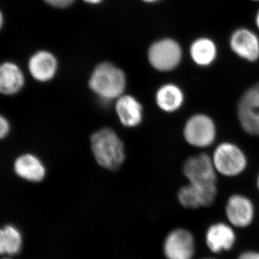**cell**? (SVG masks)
Here are the masks:
<instances>
[{"mask_svg":"<svg viewBox=\"0 0 259 259\" xmlns=\"http://www.w3.org/2000/svg\"><path fill=\"white\" fill-rule=\"evenodd\" d=\"M92 151L100 166L106 169L120 168L125 158V147L115 131L104 127L92 136Z\"/></svg>","mask_w":259,"mask_h":259,"instance_id":"1","label":"cell"},{"mask_svg":"<svg viewBox=\"0 0 259 259\" xmlns=\"http://www.w3.org/2000/svg\"><path fill=\"white\" fill-rule=\"evenodd\" d=\"M89 86L102 100L118 99L125 90V73L110 63H102L94 70Z\"/></svg>","mask_w":259,"mask_h":259,"instance_id":"2","label":"cell"},{"mask_svg":"<svg viewBox=\"0 0 259 259\" xmlns=\"http://www.w3.org/2000/svg\"><path fill=\"white\" fill-rule=\"evenodd\" d=\"M212 159L217 173L226 177L241 175L248 164L243 150L231 142L218 145L213 153Z\"/></svg>","mask_w":259,"mask_h":259,"instance_id":"3","label":"cell"},{"mask_svg":"<svg viewBox=\"0 0 259 259\" xmlns=\"http://www.w3.org/2000/svg\"><path fill=\"white\" fill-rule=\"evenodd\" d=\"M256 209L254 202L245 194H231L227 199L224 207L226 221L238 230L250 228L256 218Z\"/></svg>","mask_w":259,"mask_h":259,"instance_id":"4","label":"cell"},{"mask_svg":"<svg viewBox=\"0 0 259 259\" xmlns=\"http://www.w3.org/2000/svg\"><path fill=\"white\" fill-rule=\"evenodd\" d=\"M197 251V238L188 228H175L165 237L163 253L166 259H194Z\"/></svg>","mask_w":259,"mask_h":259,"instance_id":"5","label":"cell"},{"mask_svg":"<svg viewBox=\"0 0 259 259\" xmlns=\"http://www.w3.org/2000/svg\"><path fill=\"white\" fill-rule=\"evenodd\" d=\"M206 248L212 255H221L234 249L238 243L237 230L227 221H215L204 231Z\"/></svg>","mask_w":259,"mask_h":259,"instance_id":"6","label":"cell"},{"mask_svg":"<svg viewBox=\"0 0 259 259\" xmlns=\"http://www.w3.org/2000/svg\"><path fill=\"white\" fill-rule=\"evenodd\" d=\"M217 130L214 121L209 116L197 113L191 116L184 127V137L191 146L207 148L214 143Z\"/></svg>","mask_w":259,"mask_h":259,"instance_id":"7","label":"cell"},{"mask_svg":"<svg viewBox=\"0 0 259 259\" xmlns=\"http://www.w3.org/2000/svg\"><path fill=\"white\" fill-rule=\"evenodd\" d=\"M237 115L246 134L259 137V82L247 89L240 98Z\"/></svg>","mask_w":259,"mask_h":259,"instance_id":"8","label":"cell"},{"mask_svg":"<svg viewBox=\"0 0 259 259\" xmlns=\"http://www.w3.org/2000/svg\"><path fill=\"white\" fill-rule=\"evenodd\" d=\"M218 195L217 184L199 185L188 183L179 190L177 198L184 208L197 210L212 207Z\"/></svg>","mask_w":259,"mask_h":259,"instance_id":"9","label":"cell"},{"mask_svg":"<svg viewBox=\"0 0 259 259\" xmlns=\"http://www.w3.org/2000/svg\"><path fill=\"white\" fill-rule=\"evenodd\" d=\"M182 57L180 46L172 39L158 40L148 51L150 64L160 71H169L176 69L180 64Z\"/></svg>","mask_w":259,"mask_h":259,"instance_id":"10","label":"cell"},{"mask_svg":"<svg viewBox=\"0 0 259 259\" xmlns=\"http://www.w3.org/2000/svg\"><path fill=\"white\" fill-rule=\"evenodd\" d=\"M183 172L188 183L199 185L217 184L218 173L212 157L206 153L187 158L184 163Z\"/></svg>","mask_w":259,"mask_h":259,"instance_id":"11","label":"cell"},{"mask_svg":"<svg viewBox=\"0 0 259 259\" xmlns=\"http://www.w3.org/2000/svg\"><path fill=\"white\" fill-rule=\"evenodd\" d=\"M232 51L241 59L254 62L259 59L258 37L247 29L236 30L231 38Z\"/></svg>","mask_w":259,"mask_h":259,"instance_id":"12","label":"cell"},{"mask_svg":"<svg viewBox=\"0 0 259 259\" xmlns=\"http://www.w3.org/2000/svg\"><path fill=\"white\" fill-rule=\"evenodd\" d=\"M58 62L49 51H37L30 57L28 69L34 79L40 82L50 81L57 72Z\"/></svg>","mask_w":259,"mask_h":259,"instance_id":"13","label":"cell"},{"mask_svg":"<svg viewBox=\"0 0 259 259\" xmlns=\"http://www.w3.org/2000/svg\"><path fill=\"white\" fill-rule=\"evenodd\" d=\"M13 168L20 178L34 183L41 182L47 175V169L41 160L31 153L18 156L14 162Z\"/></svg>","mask_w":259,"mask_h":259,"instance_id":"14","label":"cell"},{"mask_svg":"<svg viewBox=\"0 0 259 259\" xmlns=\"http://www.w3.org/2000/svg\"><path fill=\"white\" fill-rule=\"evenodd\" d=\"M25 76L18 65L12 62L0 64V94L12 96L21 91Z\"/></svg>","mask_w":259,"mask_h":259,"instance_id":"15","label":"cell"},{"mask_svg":"<svg viewBox=\"0 0 259 259\" xmlns=\"http://www.w3.org/2000/svg\"><path fill=\"white\" fill-rule=\"evenodd\" d=\"M115 109L120 122L125 127H136L142 122V105L131 95H122L119 97Z\"/></svg>","mask_w":259,"mask_h":259,"instance_id":"16","label":"cell"},{"mask_svg":"<svg viewBox=\"0 0 259 259\" xmlns=\"http://www.w3.org/2000/svg\"><path fill=\"white\" fill-rule=\"evenodd\" d=\"M156 104L161 110L174 112L180 110L185 102V95L180 87L175 83L162 85L156 95Z\"/></svg>","mask_w":259,"mask_h":259,"instance_id":"17","label":"cell"},{"mask_svg":"<svg viewBox=\"0 0 259 259\" xmlns=\"http://www.w3.org/2000/svg\"><path fill=\"white\" fill-rule=\"evenodd\" d=\"M23 239L18 228L7 225L0 228V255L13 257L23 248Z\"/></svg>","mask_w":259,"mask_h":259,"instance_id":"18","label":"cell"},{"mask_svg":"<svg viewBox=\"0 0 259 259\" xmlns=\"http://www.w3.org/2000/svg\"><path fill=\"white\" fill-rule=\"evenodd\" d=\"M217 47L210 39L201 37L192 42L190 56L194 64L206 67L212 64L217 57Z\"/></svg>","mask_w":259,"mask_h":259,"instance_id":"19","label":"cell"},{"mask_svg":"<svg viewBox=\"0 0 259 259\" xmlns=\"http://www.w3.org/2000/svg\"><path fill=\"white\" fill-rule=\"evenodd\" d=\"M10 124L8 119L0 115V140L5 139L9 134Z\"/></svg>","mask_w":259,"mask_h":259,"instance_id":"20","label":"cell"},{"mask_svg":"<svg viewBox=\"0 0 259 259\" xmlns=\"http://www.w3.org/2000/svg\"><path fill=\"white\" fill-rule=\"evenodd\" d=\"M236 259H259V250L249 248L242 250Z\"/></svg>","mask_w":259,"mask_h":259,"instance_id":"21","label":"cell"},{"mask_svg":"<svg viewBox=\"0 0 259 259\" xmlns=\"http://www.w3.org/2000/svg\"><path fill=\"white\" fill-rule=\"evenodd\" d=\"M45 1L51 6L64 8L72 4L74 0H45Z\"/></svg>","mask_w":259,"mask_h":259,"instance_id":"22","label":"cell"},{"mask_svg":"<svg viewBox=\"0 0 259 259\" xmlns=\"http://www.w3.org/2000/svg\"><path fill=\"white\" fill-rule=\"evenodd\" d=\"M83 1L86 2L89 4H98L102 0H83Z\"/></svg>","mask_w":259,"mask_h":259,"instance_id":"23","label":"cell"},{"mask_svg":"<svg viewBox=\"0 0 259 259\" xmlns=\"http://www.w3.org/2000/svg\"><path fill=\"white\" fill-rule=\"evenodd\" d=\"M199 259H220L217 258V257L214 256H204L202 257V258H200Z\"/></svg>","mask_w":259,"mask_h":259,"instance_id":"24","label":"cell"},{"mask_svg":"<svg viewBox=\"0 0 259 259\" xmlns=\"http://www.w3.org/2000/svg\"><path fill=\"white\" fill-rule=\"evenodd\" d=\"M255 22H256L257 26L259 28V10L258 13H257L256 19H255Z\"/></svg>","mask_w":259,"mask_h":259,"instance_id":"25","label":"cell"},{"mask_svg":"<svg viewBox=\"0 0 259 259\" xmlns=\"http://www.w3.org/2000/svg\"><path fill=\"white\" fill-rule=\"evenodd\" d=\"M3 15H2L1 13H0V28H1L2 25H3Z\"/></svg>","mask_w":259,"mask_h":259,"instance_id":"26","label":"cell"},{"mask_svg":"<svg viewBox=\"0 0 259 259\" xmlns=\"http://www.w3.org/2000/svg\"><path fill=\"white\" fill-rule=\"evenodd\" d=\"M256 187L257 189H258V192H259V175L258 177H257L256 179Z\"/></svg>","mask_w":259,"mask_h":259,"instance_id":"27","label":"cell"},{"mask_svg":"<svg viewBox=\"0 0 259 259\" xmlns=\"http://www.w3.org/2000/svg\"><path fill=\"white\" fill-rule=\"evenodd\" d=\"M143 1L146 2V3H153V2L158 1V0H143Z\"/></svg>","mask_w":259,"mask_h":259,"instance_id":"28","label":"cell"},{"mask_svg":"<svg viewBox=\"0 0 259 259\" xmlns=\"http://www.w3.org/2000/svg\"><path fill=\"white\" fill-rule=\"evenodd\" d=\"M2 259H13V258H12V257L5 256L3 257Z\"/></svg>","mask_w":259,"mask_h":259,"instance_id":"29","label":"cell"},{"mask_svg":"<svg viewBox=\"0 0 259 259\" xmlns=\"http://www.w3.org/2000/svg\"><path fill=\"white\" fill-rule=\"evenodd\" d=\"M256 1H258V0H256Z\"/></svg>","mask_w":259,"mask_h":259,"instance_id":"30","label":"cell"}]
</instances>
